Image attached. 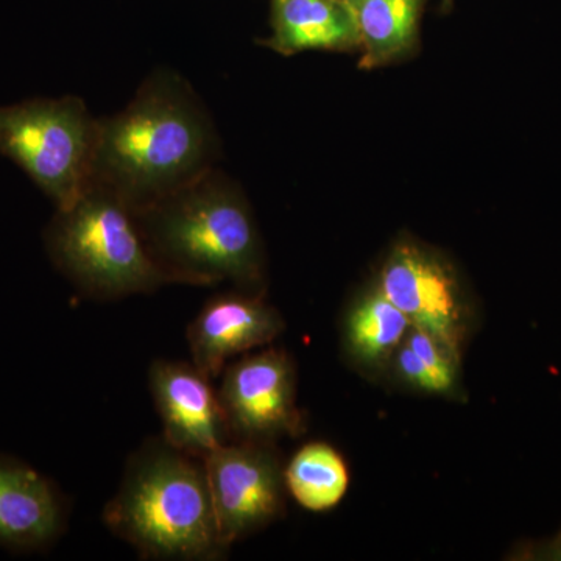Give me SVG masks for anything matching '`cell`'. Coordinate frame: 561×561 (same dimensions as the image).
Masks as SVG:
<instances>
[{
  "instance_id": "obj_1",
  "label": "cell",
  "mask_w": 561,
  "mask_h": 561,
  "mask_svg": "<svg viewBox=\"0 0 561 561\" xmlns=\"http://www.w3.org/2000/svg\"><path fill=\"white\" fill-rule=\"evenodd\" d=\"M220 139L190 81L158 68L119 113L99 119L91 184L138 213L216 168Z\"/></svg>"
},
{
  "instance_id": "obj_2",
  "label": "cell",
  "mask_w": 561,
  "mask_h": 561,
  "mask_svg": "<svg viewBox=\"0 0 561 561\" xmlns=\"http://www.w3.org/2000/svg\"><path fill=\"white\" fill-rule=\"evenodd\" d=\"M151 260L169 284L219 286L261 294L265 251L238 183L214 168L135 213Z\"/></svg>"
},
{
  "instance_id": "obj_3",
  "label": "cell",
  "mask_w": 561,
  "mask_h": 561,
  "mask_svg": "<svg viewBox=\"0 0 561 561\" xmlns=\"http://www.w3.org/2000/svg\"><path fill=\"white\" fill-rule=\"evenodd\" d=\"M102 519L140 559L214 561L228 553L220 541L205 460L162 437L131 454Z\"/></svg>"
},
{
  "instance_id": "obj_4",
  "label": "cell",
  "mask_w": 561,
  "mask_h": 561,
  "mask_svg": "<svg viewBox=\"0 0 561 561\" xmlns=\"http://www.w3.org/2000/svg\"><path fill=\"white\" fill-rule=\"evenodd\" d=\"M44 242L57 271L92 300H122L169 284L150 257L135 213L95 184L57 209Z\"/></svg>"
},
{
  "instance_id": "obj_5",
  "label": "cell",
  "mask_w": 561,
  "mask_h": 561,
  "mask_svg": "<svg viewBox=\"0 0 561 561\" xmlns=\"http://www.w3.org/2000/svg\"><path fill=\"white\" fill-rule=\"evenodd\" d=\"M99 117L77 95L0 106V154L68 208L91 186Z\"/></svg>"
},
{
  "instance_id": "obj_6",
  "label": "cell",
  "mask_w": 561,
  "mask_h": 561,
  "mask_svg": "<svg viewBox=\"0 0 561 561\" xmlns=\"http://www.w3.org/2000/svg\"><path fill=\"white\" fill-rule=\"evenodd\" d=\"M375 284L412 328L463 351L474 316L456 268L440 253L412 239L397 242Z\"/></svg>"
},
{
  "instance_id": "obj_7",
  "label": "cell",
  "mask_w": 561,
  "mask_h": 561,
  "mask_svg": "<svg viewBox=\"0 0 561 561\" xmlns=\"http://www.w3.org/2000/svg\"><path fill=\"white\" fill-rule=\"evenodd\" d=\"M203 460L220 541L228 551L283 516L287 490L273 443L232 440Z\"/></svg>"
},
{
  "instance_id": "obj_8",
  "label": "cell",
  "mask_w": 561,
  "mask_h": 561,
  "mask_svg": "<svg viewBox=\"0 0 561 561\" xmlns=\"http://www.w3.org/2000/svg\"><path fill=\"white\" fill-rule=\"evenodd\" d=\"M217 391L232 440L275 443L305 431L297 371L284 350L251 351L230 362Z\"/></svg>"
},
{
  "instance_id": "obj_9",
  "label": "cell",
  "mask_w": 561,
  "mask_h": 561,
  "mask_svg": "<svg viewBox=\"0 0 561 561\" xmlns=\"http://www.w3.org/2000/svg\"><path fill=\"white\" fill-rule=\"evenodd\" d=\"M149 389L169 445L205 459L232 442L219 391L194 364L157 359L149 368Z\"/></svg>"
},
{
  "instance_id": "obj_10",
  "label": "cell",
  "mask_w": 561,
  "mask_h": 561,
  "mask_svg": "<svg viewBox=\"0 0 561 561\" xmlns=\"http://www.w3.org/2000/svg\"><path fill=\"white\" fill-rule=\"evenodd\" d=\"M284 328V317L261 294L236 289L216 295L187 327L192 364L214 381L234 357L265 348Z\"/></svg>"
},
{
  "instance_id": "obj_11",
  "label": "cell",
  "mask_w": 561,
  "mask_h": 561,
  "mask_svg": "<svg viewBox=\"0 0 561 561\" xmlns=\"http://www.w3.org/2000/svg\"><path fill=\"white\" fill-rule=\"evenodd\" d=\"M66 524L68 505L57 485L24 461L0 456V548L47 551Z\"/></svg>"
},
{
  "instance_id": "obj_12",
  "label": "cell",
  "mask_w": 561,
  "mask_h": 561,
  "mask_svg": "<svg viewBox=\"0 0 561 561\" xmlns=\"http://www.w3.org/2000/svg\"><path fill=\"white\" fill-rule=\"evenodd\" d=\"M264 46L280 55L359 49V36L342 0H273L272 36Z\"/></svg>"
},
{
  "instance_id": "obj_13",
  "label": "cell",
  "mask_w": 561,
  "mask_h": 561,
  "mask_svg": "<svg viewBox=\"0 0 561 561\" xmlns=\"http://www.w3.org/2000/svg\"><path fill=\"white\" fill-rule=\"evenodd\" d=\"M411 328L408 317L375 284L353 301L343 317V350L365 375H382Z\"/></svg>"
},
{
  "instance_id": "obj_14",
  "label": "cell",
  "mask_w": 561,
  "mask_h": 561,
  "mask_svg": "<svg viewBox=\"0 0 561 561\" xmlns=\"http://www.w3.org/2000/svg\"><path fill=\"white\" fill-rule=\"evenodd\" d=\"M423 0H346L359 36L360 68L375 69L411 55L419 43Z\"/></svg>"
},
{
  "instance_id": "obj_15",
  "label": "cell",
  "mask_w": 561,
  "mask_h": 561,
  "mask_svg": "<svg viewBox=\"0 0 561 561\" xmlns=\"http://www.w3.org/2000/svg\"><path fill=\"white\" fill-rule=\"evenodd\" d=\"M284 482L287 493L306 511H332L348 493V465L328 443L311 442L284 467Z\"/></svg>"
},
{
  "instance_id": "obj_16",
  "label": "cell",
  "mask_w": 561,
  "mask_h": 561,
  "mask_svg": "<svg viewBox=\"0 0 561 561\" xmlns=\"http://www.w3.org/2000/svg\"><path fill=\"white\" fill-rule=\"evenodd\" d=\"M389 371L409 389L449 398L459 391L461 351L411 328L394 353Z\"/></svg>"
},
{
  "instance_id": "obj_17",
  "label": "cell",
  "mask_w": 561,
  "mask_h": 561,
  "mask_svg": "<svg viewBox=\"0 0 561 561\" xmlns=\"http://www.w3.org/2000/svg\"><path fill=\"white\" fill-rule=\"evenodd\" d=\"M530 556H535L534 559L561 560V530L551 541L542 542L538 551L535 549L534 552H530Z\"/></svg>"
},
{
  "instance_id": "obj_18",
  "label": "cell",
  "mask_w": 561,
  "mask_h": 561,
  "mask_svg": "<svg viewBox=\"0 0 561 561\" xmlns=\"http://www.w3.org/2000/svg\"><path fill=\"white\" fill-rule=\"evenodd\" d=\"M342 2H343V3H345V2H346V0H342Z\"/></svg>"
}]
</instances>
